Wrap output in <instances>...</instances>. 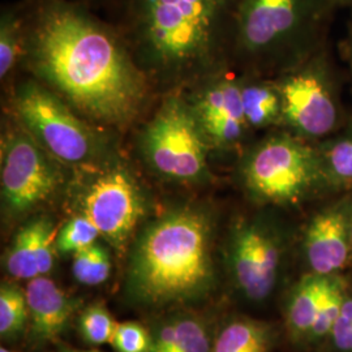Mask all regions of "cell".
<instances>
[{"label": "cell", "instance_id": "obj_1", "mask_svg": "<svg viewBox=\"0 0 352 352\" xmlns=\"http://www.w3.org/2000/svg\"><path fill=\"white\" fill-rule=\"evenodd\" d=\"M24 16L26 47L41 77L97 122H132L146 85L111 26L74 0H36Z\"/></svg>", "mask_w": 352, "mask_h": 352}, {"label": "cell", "instance_id": "obj_2", "mask_svg": "<svg viewBox=\"0 0 352 352\" xmlns=\"http://www.w3.org/2000/svg\"><path fill=\"white\" fill-rule=\"evenodd\" d=\"M214 241L215 218L200 205L179 206L153 219L132 245L126 299L167 311L210 299L219 283Z\"/></svg>", "mask_w": 352, "mask_h": 352}, {"label": "cell", "instance_id": "obj_3", "mask_svg": "<svg viewBox=\"0 0 352 352\" xmlns=\"http://www.w3.org/2000/svg\"><path fill=\"white\" fill-rule=\"evenodd\" d=\"M240 0H124V23L161 72L206 63L234 36Z\"/></svg>", "mask_w": 352, "mask_h": 352}, {"label": "cell", "instance_id": "obj_4", "mask_svg": "<svg viewBox=\"0 0 352 352\" xmlns=\"http://www.w3.org/2000/svg\"><path fill=\"white\" fill-rule=\"evenodd\" d=\"M336 8L333 0H240L232 39L244 56L287 71L325 47Z\"/></svg>", "mask_w": 352, "mask_h": 352}, {"label": "cell", "instance_id": "obj_5", "mask_svg": "<svg viewBox=\"0 0 352 352\" xmlns=\"http://www.w3.org/2000/svg\"><path fill=\"white\" fill-rule=\"evenodd\" d=\"M241 188L254 205L302 209L336 195L324 173L316 144L289 131H278L244 153Z\"/></svg>", "mask_w": 352, "mask_h": 352}, {"label": "cell", "instance_id": "obj_6", "mask_svg": "<svg viewBox=\"0 0 352 352\" xmlns=\"http://www.w3.org/2000/svg\"><path fill=\"white\" fill-rule=\"evenodd\" d=\"M292 236L267 210L238 218L228 231L223 263L236 294L266 302L280 282Z\"/></svg>", "mask_w": 352, "mask_h": 352}, {"label": "cell", "instance_id": "obj_7", "mask_svg": "<svg viewBox=\"0 0 352 352\" xmlns=\"http://www.w3.org/2000/svg\"><path fill=\"white\" fill-rule=\"evenodd\" d=\"M283 103L282 128L309 142H320L349 120L338 77L327 47L279 76Z\"/></svg>", "mask_w": 352, "mask_h": 352}, {"label": "cell", "instance_id": "obj_8", "mask_svg": "<svg viewBox=\"0 0 352 352\" xmlns=\"http://www.w3.org/2000/svg\"><path fill=\"white\" fill-rule=\"evenodd\" d=\"M209 144L195 109L176 97L164 102L142 135V151L151 168L179 183L208 177Z\"/></svg>", "mask_w": 352, "mask_h": 352}, {"label": "cell", "instance_id": "obj_9", "mask_svg": "<svg viewBox=\"0 0 352 352\" xmlns=\"http://www.w3.org/2000/svg\"><path fill=\"white\" fill-rule=\"evenodd\" d=\"M14 104L29 135L54 158L82 164L96 157L94 133L50 90L28 82L17 90Z\"/></svg>", "mask_w": 352, "mask_h": 352}, {"label": "cell", "instance_id": "obj_10", "mask_svg": "<svg viewBox=\"0 0 352 352\" xmlns=\"http://www.w3.org/2000/svg\"><path fill=\"white\" fill-rule=\"evenodd\" d=\"M77 214L97 227L101 238L124 253L148 213L142 189L124 168L113 167L91 177L76 193Z\"/></svg>", "mask_w": 352, "mask_h": 352}, {"label": "cell", "instance_id": "obj_11", "mask_svg": "<svg viewBox=\"0 0 352 352\" xmlns=\"http://www.w3.org/2000/svg\"><path fill=\"white\" fill-rule=\"evenodd\" d=\"M60 184L59 170L30 135L17 133L3 142L1 204L8 217L20 218L34 212Z\"/></svg>", "mask_w": 352, "mask_h": 352}, {"label": "cell", "instance_id": "obj_12", "mask_svg": "<svg viewBox=\"0 0 352 352\" xmlns=\"http://www.w3.org/2000/svg\"><path fill=\"white\" fill-rule=\"evenodd\" d=\"M352 192L337 193L320 202L299 235L307 272L331 276L352 265Z\"/></svg>", "mask_w": 352, "mask_h": 352}, {"label": "cell", "instance_id": "obj_13", "mask_svg": "<svg viewBox=\"0 0 352 352\" xmlns=\"http://www.w3.org/2000/svg\"><path fill=\"white\" fill-rule=\"evenodd\" d=\"M195 113L208 141L221 149H235L245 139L247 126L240 78L221 77L202 93Z\"/></svg>", "mask_w": 352, "mask_h": 352}, {"label": "cell", "instance_id": "obj_14", "mask_svg": "<svg viewBox=\"0 0 352 352\" xmlns=\"http://www.w3.org/2000/svg\"><path fill=\"white\" fill-rule=\"evenodd\" d=\"M25 294L29 342L33 346L56 342L78 312L80 299L69 296L47 276L28 280Z\"/></svg>", "mask_w": 352, "mask_h": 352}, {"label": "cell", "instance_id": "obj_15", "mask_svg": "<svg viewBox=\"0 0 352 352\" xmlns=\"http://www.w3.org/2000/svg\"><path fill=\"white\" fill-rule=\"evenodd\" d=\"M58 231L47 217H37L21 227L6 252L4 270L8 277L30 280L50 274L56 248Z\"/></svg>", "mask_w": 352, "mask_h": 352}, {"label": "cell", "instance_id": "obj_16", "mask_svg": "<svg viewBox=\"0 0 352 352\" xmlns=\"http://www.w3.org/2000/svg\"><path fill=\"white\" fill-rule=\"evenodd\" d=\"M221 321L215 315L183 307L153 322L151 352H210Z\"/></svg>", "mask_w": 352, "mask_h": 352}, {"label": "cell", "instance_id": "obj_17", "mask_svg": "<svg viewBox=\"0 0 352 352\" xmlns=\"http://www.w3.org/2000/svg\"><path fill=\"white\" fill-rule=\"evenodd\" d=\"M329 279L330 276L307 272L289 289L283 305V331L295 347L305 349Z\"/></svg>", "mask_w": 352, "mask_h": 352}, {"label": "cell", "instance_id": "obj_18", "mask_svg": "<svg viewBox=\"0 0 352 352\" xmlns=\"http://www.w3.org/2000/svg\"><path fill=\"white\" fill-rule=\"evenodd\" d=\"M283 327L251 316H230L221 321L210 352H273Z\"/></svg>", "mask_w": 352, "mask_h": 352}, {"label": "cell", "instance_id": "obj_19", "mask_svg": "<svg viewBox=\"0 0 352 352\" xmlns=\"http://www.w3.org/2000/svg\"><path fill=\"white\" fill-rule=\"evenodd\" d=\"M243 111L250 131L282 126L283 103L276 81L240 78Z\"/></svg>", "mask_w": 352, "mask_h": 352}, {"label": "cell", "instance_id": "obj_20", "mask_svg": "<svg viewBox=\"0 0 352 352\" xmlns=\"http://www.w3.org/2000/svg\"><path fill=\"white\" fill-rule=\"evenodd\" d=\"M316 148L334 193L352 192V118Z\"/></svg>", "mask_w": 352, "mask_h": 352}, {"label": "cell", "instance_id": "obj_21", "mask_svg": "<svg viewBox=\"0 0 352 352\" xmlns=\"http://www.w3.org/2000/svg\"><path fill=\"white\" fill-rule=\"evenodd\" d=\"M349 286L350 282L342 273L330 276L315 322L309 331L305 349L325 347L333 327L338 320Z\"/></svg>", "mask_w": 352, "mask_h": 352}, {"label": "cell", "instance_id": "obj_22", "mask_svg": "<svg viewBox=\"0 0 352 352\" xmlns=\"http://www.w3.org/2000/svg\"><path fill=\"white\" fill-rule=\"evenodd\" d=\"M29 327L25 289L11 280L0 286V337L1 340H20Z\"/></svg>", "mask_w": 352, "mask_h": 352}, {"label": "cell", "instance_id": "obj_23", "mask_svg": "<svg viewBox=\"0 0 352 352\" xmlns=\"http://www.w3.org/2000/svg\"><path fill=\"white\" fill-rule=\"evenodd\" d=\"M26 46L25 16L16 10H6L0 20V76L11 72Z\"/></svg>", "mask_w": 352, "mask_h": 352}, {"label": "cell", "instance_id": "obj_24", "mask_svg": "<svg viewBox=\"0 0 352 352\" xmlns=\"http://www.w3.org/2000/svg\"><path fill=\"white\" fill-rule=\"evenodd\" d=\"M72 260V274L84 286L103 285L111 274V256L98 241L76 252Z\"/></svg>", "mask_w": 352, "mask_h": 352}, {"label": "cell", "instance_id": "obj_25", "mask_svg": "<svg viewBox=\"0 0 352 352\" xmlns=\"http://www.w3.org/2000/svg\"><path fill=\"white\" fill-rule=\"evenodd\" d=\"M118 321L103 302H93L84 308L77 320L81 340L90 346L111 343Z\"/></svg>", "mask_w": 352, "mask_h": 352}, {"label": "cell", "instance_id": "obj_26", "mask_svg": "<svg viewBox=\"0 0 352 352\" xmlns=\"http://www.w3.org/2000/svg\"><path fill=\"white\" fill-rule=\"evenodd\" d=\"M100 236V231L87 217L76 214L58 231L56 248L62 254H75L76 252L97 243Z\"/></svg>", "mask_w": 352, "mask_h": 352}, {"label": "cell", "instance_id": "obj_27", "mask_svg": "<svg viewBox=\"0 0 352 352\" xmlns=\"http://www.w3.org/2000/svg\"><path fill=\"white\" fill-rule=\"evenodd\" d=\"M110 344L115 352H151V329L136 321L118 322Z\"/></svg>", "mask_w": 352, "mask_h": 352}, {"label": "cell", "instance_id": "obj_28", "mask_svg": "<svg viewBox=\"0 0 352 352\" xmlns=\"http://www.w3.org/2000/svg\"><path fill=\"white\" fill-rule=\"evenodd\" d=\"M325 347L330 352H352V285L350 283L338 320Z\"/></svg>", "mask_w": 352, "mask_h": 352}, {"label": "cell", "instance_id": "obj_29", "mask_svg": "<svg viewBox=\"0 0 352 352\" xmlns=\"http://www.w3.org/2000/svg\"><path fill=\"white\" fill-rule=\"evenodd\" d=\"M342 49H343V55L346 58V62H347V65H349V69H350V74H351L352 77V25L349 28L347 36H346L343 43H342Z\"/></svg>", "mask_w": 352, "mask_h": 352}, {"label": "cell", "instance_id": "obj_30", "mask_svg": "<svg viewBox=\"0 0 352 352\" xmlns=\"http://www.w3.org/2000/svg\"><path fill=\"white\" fill-rule=\"evenodd\" d=\"M58 352H100V351H94V350H90V351H84V350H77V349H74V347H71V346H67V344H60L59 346V350Z\"/></svg>", "mask_w": 352, "mask_h": 352}, {"label": "cell", "instance_id": "obj_31", "mask_svg": "<svg viewBox=\"0 0 352 352\" xmlns=\"http://www.w3.org/2000/svg\"><path fill=\"white\" fill-rule=\"evenodd\" d=\"M337 7H352V0H333Z\"/></svg>", "mask_w": 352, "mask_h": 352}, {"label": "cell", "instance_id": "obj_32", "mask_svg": "<svg viewBox=\"0 0 352 352\" xmlns=\"http://www.w3.org/2000/svg\"><path fill=\"white\" fill-rule=\"evenodd\" d=\"M0 352H13L10 350V349H7V347H4V346H1L0 347Z\"/></svg>", "mask_w": 352, "mask_h": 352}, {"label": "cell", "instance_id": "obj_33", "mask_svg": "<svg viewBox=\"0 0 352 352\" xmlns=\"http://www.w3.org/2000/svg\"><path fill=\"white\" fill-rule=\"evenodd\" d=\"M81 1H82V0H77L76 3H80V4H81ZM87 1H89V0H87Z\"/></svg>", "mask_w": 352, "mask_h": 352}, {"label": "cell", "instance_id": "obj_34", "mask_svg": "<svg viewBox=\"0 0 352 352\" xmlns=\"http://www.w3.org/2000/svg\"><path fill=\"white\" fill-rule=\"evenodd\" d=\"M351 256H352V228H351Z\"/></svg>", "mask_w": 352, "mask_h": 352}]
</instances>
